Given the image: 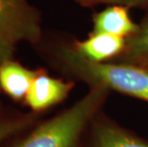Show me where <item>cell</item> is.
I'll list each match as a JSON object with an SVG mask.
<instances>
[{
	"mask_svg": "<svg viewBox=\"0 0 148 147\" xmlns=\"http://www.w3.org/2000/svg\"><path fill=\"white\" fill-rule=\"evenodd\" d=\"M39 52L56 68L87 81L148 101V69L128 62H95L75 51L72 40L43 34L37 44Z\"/></svg>",
	"mask_w": 148,
	"mask_h": 147,
	"instance_id": "6da1fadb",
	"label": "cell"
},
{
	"mask_svg": "<svg viewBox=\"0 0 148 147\" xmlns=\"http://www.w3.org/2000/svg\"><path fill=\"white\" fill-rule=\"evenodd\" d=\"M108 92L104 86H92L73 106L38 125L12 147H77L85 126L102 105Z\"/></svg>",
	"mask_w": 148,
	"mask_h": 147,
	"instance_id": "7a4b0ae2",
	"label": "cell"
},
{
	"mask_svg": "<svg viewBox=\"0 0 148 147\" xmlns=\"http://www.w3.org/2000/svg\"><path fill=\"white\" fill-rule=\"evenodd\" d=\"M43 34L41 12L28 0H0V42L36 46Z\"/></svg>",
	"mask_w": 148,
	"mask_h": 147,
	"instance_id": "3957f363",
	"label": "cell"
},
{
	"mask_svg": "<svg viewBox=\"0 0 148 147\" xmlns=\"http://www.w3.org/2000/svg\"><path fill=\"white\" fill-rule=\"evenodd\" d=\"M74 82L49 76L40 69L32 82L24 102L34 112H41L60 103L67 98Z\"/></svg>",
	"mask_w": 148,
	"mask_h": 147,
	"instance_id": "277c9868",
	"label": "cell"
},
{
	"mask_svg": "<svg viewBox=\"0 0 148 147\" xmlns=\"http://www.w3.org/2000/svg\"><path fill=\"white\" fill-rule=\"evenodd\" d=\"M71 40L78 54L95 62L115 60L123 53L126 45V38L107 34L91 33L83 40Z\"/></svg>",
	"mask_w": 148,
	"mask_h": 147,
	"instance_id": "5b68a950",
	"label": "cell"
},
{
	"mask_svg": "<svg viewBox=\"0 0 148 147\" xmlns=\"http://www.w3.org/2000/svg\"><path fill=\"white\" fill-rule=\"evenodd\" d=\"M92 23L91 33L112 34L126 39L137 32L138 26L131 18L129 8L121 5H107L103 10L95 12Z\"/></svg>",
	"mask_w": 148,
	"mask_h": 147,
	"instance_id": "8992f818",
	"label": "cell"
},
{
	"mask_svg": "<svg viewBox=\"0 0 148 147\" xmlns=\"http://www.w3.org/2000/svg\"><path fill=\"white\" fill-rule=\"evenodd\" d=\"M40 69L32 70L12 58L0 65V93L14 101H25L34 77Z\"/></svg>",
	"mask_w": 148,
	"mask_h": 147,
	"instance_id": "52a82bcc",
	"label": "cell"
},
{
	"mask_svg": "<svg viewBox=\"0 0 148 147\" xmlns=\"http://www.w3.org/2000/svg\"><path fill=\"white\" fill-rule=\"evenodd\" d=\"M116 60L134 64L148 61V14L138 22L137 32L126 39L124 51Z\"/></svg>",
	"mask_w": 148,
	"mask_h": 147,
	"instance_id": "ba28073f",
	"label": "cell"
},
{
	"mask_svg": "<svg viewBox=\"0 0 148 147\" xmlns=\"http://www.w3.org/2000/svg\"><path fill=\"white\" fill-rule=\"evenodd\" d=\"M94 147H148V144L116 126L100 124L95 131Z\"/></svg>",
	"mask_w": 148,
	"mask_h": 147,
	"instance_id": "9c48e42d",
	"label": "cell"
},
{
	"mask_svg": "<svg viewBox=\"0 0 148 147\" xmlns=\"http://www.w3.org/2000/svg\"><path fill=\"white\" fill-rule=\"evenodd\" d=\"M33 114H5L0 110V143L28 128L33 123Z\"/></svg>",
	"mask_w": 148,
	"mask_h": 147,
	"instance_id": "30bf717a",
	"label": "cell"
},
{
	"mask_svg": "<svg viewBox=\"0 0 148 147\" xmlns=\"http://www.w3.org/2000/svg\"><path fill=\"white\" fill-rule=\"evenodd\" d=\"M75 2L83 8H92L99 5H121L129 9H148V0H75Z\"/></svg>",
	"mask_w": 148,
	"mask_h": 147,
	"instance_id": "8fae6325",
	"label": "cell"
},
{
	"mask_svg": "<svg viewBox=\"0 0 148 147\" xmlns=\"http://www.w3.org/2000/svg\"><path fill=\"white\" fill-rule=\"evenodd\" d=\"M15 52V47L0 42V65L7 59L12 58Z\"/></svg>",
	"mask_w": 148,
	"mask_h": 147,
	"instance_id": "7c38bea8",
	"label": "cell"
},
{
	"mask_svg": "<svg viewBox=\"0 0 148 147\" xmlns=\"http://www.w3.org/2000/svg\"><path fill=\"white\" fill-rule=\"evenodd\" d=\"M138 65H141V66H143V67H145V68L148 69V61L147 62H144V63H143V64H138Z\"/></svg>",
	"mask_w": 148,
	"mask_h": 147,
	"instance_id": "4fadbf2b",
	"label": "cell"
},
{
	"mask_svg": "<svg viewBox=\"0 0 148 147\" xmlns=\"http://www.w3.org/2000/svg\"><path fill=\"white\" fill-rule=\"evenodd\" d=\"M2 103H1V101H0V110H2Z\"/></svg>",
	"mask_w": 148,
	"mask_h": 147,
	"instance_id": "5bb4252c",
	"label": "cell"
}]
</instances>
